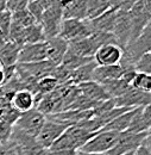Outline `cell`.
Returning a JSON list of instances; mask_svg holds the SVG:
<instances>
[{
    "mask_svg": "<svg viewBox=\"0 0 151 155\" xmlns=\"http://www.w3.org/2000/svg\"><path fill=\"white\" fill-rule=\"evenodd\" d=\"M151 50V25L148 24L143 32L137 38L130 42L125 48H123V55L120 58V67L123 71L133 69L134 71V63L137 60L144 55L145 53H149ZM136 72V71H134Z\"/></svg>",
    "mask_w": 151,
    "mask_h": 155,
    "instance_id": "6da1fadb",
    "label": "cell"
},
{
    "mask_svg": "<svg viewBox=\"0 0 151 155\" xmlns=\"http://www.w3.org/2000/svg\"><path fill=\"white\" fill-rule=\"evenodd\" d=\"M151 0H136L132 7L129 11L130 19H131V41L132 42L137 38L145 26L150 24L151 18Z\"/></svg>",
    "mask_w": 151,
    "mask_h": 155,
    "instance_id": "7a4b0ae2",
    "label": "cell"
},
{
    "mask_svg": "<svg viewBox=\"0 0 151 155\" xmlns=\"http://www.w3.org/2000/svg\"><path fill=\"white\" fill-rule=\"evenodd\" d=\"M91 35L92 30L87 19H62L57 36L69 43L86 38Z\"/></svg>",
    "mask_w": 151,
    "mask_h": 155,
    "instance_id": "3957f363",
    "label": "cell"
},
{
    "mask_svg": "<svg viewBox=\"0 0 151 155\" xmlns=\"http://www.w3.org/2000/svg\"><path fill=\"white\" fill-rule=\"evenodd\" d=\"M148 135H150V131H146V133H131L129 130L121 131L119 133L112 149H110L106 154L124 155L127 153H132L139 147V144Z\"/></svg>",
    "mask_w": 151,
    "mask_h": 155,
    "instance_id": "277c9868",
    "label": "cell"
},
{
    "mask_svg": "<svg viewBox=\"0 0 151 155\" xmlns=\"http://www.w3.org/2000/svg\"><path fill=\"white\" fill-rule=\"evenodd\" d=\"M44 122H45V115H43L38 109L34 107L26 112L20 114L17 120L14 122L13 127L26 135L37 137Z\"/></svg>",
    "mask_w": 151,
    "mask_h": 155,
    "instance_id": "5b68a950",
    "label": "cell"
},
{
    "mask_svg": "<svg viewBox=\"0 0 151 155\" xmlns=\"http://www.w3.org/2000/svg\"><path fill=\"white\" fill-rule=\"evenodd\" d=\"M62 19V5L59 1L51 4L48 8L44 10L39 24L43 29L45 38H53L58 35Z\"/></svg>",
    "mask_w": 151,
    "mask_h": 155,
    "instance_id": "8992f818",
    "label": "cell"
},
{
    "mask_svg": "<svg viewBox=\"0 0 151 155\" xmlns=\"http://www.w3.org/2000/svg\"><path fill=\"white\" fill-rule=\"evenodd\" d=\"M119 133L115 131H96L79 150L87 153H107L112 149Z\"/></svg>",
    "mask_w": 151,
    "mask_h": 155,
    "instance_id": "52a82bcc",
    "label": "cell"
},
{
    "mask_svg": "<svg viewBox=\"0 0 151 155\" xmlns=\"http://www.w3.org/2000/svg\"><path fill=\"white\" fill-rule=\"evenodd\" d=\"M10 140L16 144L19 155H47V150L39 144L36 137L29 136L12 127Z\"/></svg>",
    "mask_w": 151,
    "mask_h": 155,
    "instance_id": "ba28073f",
    "label": "cell"
},
{
    "mask_svg": "<svg viewBox=\"0 0 151 155\" xmlns=\"http://www.w3.org/2000/svg\"><path fill=\"white\" fill-rule=\"evenodd\" d=\"M131 19L129 11H117L114 28L112 35L115 38L117 44L123 49L125 48L131 41Z\"/></svg>",
    "mask_w": 151,
    "mask_h": 155,
    "instance_id": "9c48e42d",
    "label": "cell"
},
{
    "mask_svg": "<svg viewBox=\"0 0 151 155\" xmlns=\"http://www.w3.org/2000/svg\"><path fill=\"white\" fill-rule=\"evenodd\" d=\"M67 128H68L67 125L54 122V120L45 117V122H44L39 134L36 137V140L45 150H48L53 146V143L63 134V131Z\"/></svg>",
    "mask_w": 151,
    "mask_h": 155,
    "instance_id": "30bf717a",
    "label": "cell"
},
{
    "mask_svg": "<svg viewBox=\"0 0 151 155\" xmlns=\"http://www.w3.org/2000/svg\"><path fill=\"white\" fill-rule=\"evenodd\" d=\"M115 107H139L150 105V93L138 91L130 86V88L120 97L112 98Z\"/></svg>",
    "mask_w": 151,
    "mask_h": 155,
    "instance_id": "8fae6325",
    "label": "cell"
},
{
    "mask_svg": "<svg viewBox=\"0 0 151 155\" xmlns=\"http://www.w3.org/2000/svg\"><path fill=\"white\" fill-rule=\"evenodd\" d=\"M47 60V39L39 43L24 44L19 50L18 63H32Z\"/></svg>",
    "mask_w": 151,
    "mask_h": 155,
    "instance_id": "7c38bea8",
    "label": "cell"
},
{
    "mask_svg": "<svg viewBox=\"0 0 151 155\" xmlns=\"http://www.w3.org/2000/svg\"><path fill=\"white\" fill-rule=\"evenodd\" d=\"M123 55V49L117 44H105L100 47L93 55V61L96 66H112L119 64Z\"/></svg>",
    "mask_w": 151,
    "mask_h": 155,
    "instance_id": "4fadbf2b",
    "label": "cell"
},
{
    "mask_svg": "<svg viewBox=\"0 0 151 155\" xmlns=\"http://www.w3.org/2000/svg\"><path fill=\"white\" fill-rule=\"evenodd\" d=\"M150 105H145V106H139L134 109L133 116L126 130L131 133H146V131H150Z\"/></svg>",
    "mask_w": 151,
    "mask_h": 155,
    "instance_id": "5bb4252c",
    "label": "cell"
},
{
    "mask_svg": "<svg viewBox=\"0 0 151 155\" xmlns=\"http://www.w3.org/2000/svg\"><path fill=\"white\" fill-rule=\"evenodd\" d=\"M115 16H117V10L108 8L107 11H105L104 13H101L100 16L95 17L93 19H87L91 26L92 34L94 32H111L112 34Z\"/></svg>",
    "mask_w": 151,
    "mask_h": 155,
    "instance_id": "9a60e30c",
    "label": "cell"
},
{
    "mask_svg": "<svg viewBox=\"0 0 151 155\" xmlns=\"http://www.w3.org/2000/svg\"><path fill=\"white\" fill-rule=\"evenodd\" d=\"M68 49V42L58 36L47 39V60L55 66L61 64Z\"/></svg>",
    "mask_w": 151,
    "mask_h": 155,
    "instance_id": "2e32d148",
    "label": "cell"
},
{
    "mask_svg": "<svg viewBox=\"0 0 151 155\" xmlns=\"http://www.w3.org/2000/svg\"><path fill=\"white\" fill-rule=\"evenodd\" d=\"M63 19H87V2L86 0H68L62 2Z\"/></svg>",
    "mask_w": 151,
    "mask_h": 155,
    "instance_id": "e0dca14e",
    "label": "cell"
},
{
    "mask_svg": "<svg viewBox=\"0 0 151 155\" xmlns=\"http://www.w3.org/2000/svg\"><path fill=\"white\" fill-rule=\"evenodd\" d=\"M11 105L19 114L26 112L35 107V94L29 90H19L11 98Z\"/></svg>",
    "mask_w": 151,
    "mask_h": 155,
    "instance_id": "ac0fdd59",
    "label": "cell"
},
{
    "mask_svg": "<svg viewBox=\"0 0 151 155\" xmlns=\"http://www.w3.org/2000/svg\"><path fill=\"white\" fill-rule=\"evenodd\" d=\"M80 93L83 97L88 98L93 101H104V100H108L111 97L106 93V91L102 88V86L95 81H87V82H82L80 85H77Z\"/></svg>",
    "mask_w": 151,
    "mask_h": 155,
    "instance_id": "d6986e66",
    "label": "cell"
},
{
    "mask_svg": "<svg viewBox=\"0 0 151 155\" xmlns=\"http://www.w3.org/2000/svg\"><path fill=\"white\" fill-rule=\"evenodd\" d=\"M21 47L13 42H5V44L0 49V67L1 68H8L12 66H16L18 63L19 50Z\"/></svg>",
    "mask_w": 151,
    "mask_h": 155,
    "instance_id": "ffe728a7",
    "label": "cell"
},
{
    "mask_svg": "<svg viewBox=\"0 0 151 155\" xmlns=\"http://www.w3.org/2000/svg\"><path fill=\"white\" fill-rule=\"evenodd\" d=\"M123 77V68L120 64L112 66H96L93 71V81L102 84L107 80L120 79Z\"/></svg>",
    "mask_w": 151,
    "mask_h": 155,
    "instance_id": "44dd1931",
    "label": "cell"
},
{
    "mask_svg": "<svg viewBox=\"0 0 151 155\" xmlns=\"http://www.w3.org/2000/svg\"><path fill=\"white\" fill-rule=\"evenodd\" d=\"M95 67H96V63L94 61H91V62L74 69L73 72H70V75L68 78L67 84H72V85L77 86L82 82L93 81V71Z\"/></svg>",
    "mask_w": 151,
    "mask_h": 155,
    "instance_id": "7402d4cb",
    "label": "cell"
},
{
    "mask_svg": "<svg viewBox=\"0 0 151 155\" xmlns=\"http://www.w3.org/2000/svg\"><path fill=\"white\" fill-rule=\"evenodd\" d=\"M133 112H134V109L127 111V112H124L120 116L115 117L110 123H107L104 128H101L99 131H115V133L125 131L127 129L129 124H130V120L133 116Z\"/></svg>",
    "mask_w": 151,
    "mask_h": 155,
    "instance_id": "603a6c76",
    "label": "cell"
},
{
    "mask_svg": "<svg viewBox=\"0 0 151 155\" xmlns=\"http://www.w3.org/2000/svg\"><path fill=\"white\" fill-rule=\"evenodd\" d=\"M102 86V88L106 91V93L111 98H117L123 96L129 88H130V84L126 82L124 79H113V80H107L102 84H100Z\"/></svg>",
    "mask_w": 151,
    "mask_h": 155,
    "instance_id": "cb8c5ba5",
    "label": "cell"
},
{
    "mask_svg": "<svg viewBox=\"0 0 151 155\" xmlns=\"http://www.w3.org/2000/svg\"><path fill=\"white\" fill-rule=\"evenodd\" d=\"M91 61H93L92 58H82V56H79V55H76L74 53H72L69 49H67V53H66L64 58L62 60L61 64L66 69L73 72L74 69L81 67V66H83V64H86V63H88V62H91Z\"/></svg>",
    "mask_w": 151,
    "mask_h": 155,
    "instance_id": "d4e9b609",
    "label": "cell"
},
{
    "mask_svg": "<svg viewBox=\"0 0 151 155\" xmlns=\"http://www.w3.org/2000/svg\"><path fill=\"white\" fill-rule=\"evenodd\" d=\"M45 36L39 23H35L27 28H24V44L44 42Z\"/></svg>",
    "mask_w": 151,
    "mask_h": 155,
    "instance_id": "484cf974",
    "label": "cell"
},
{
    "mask_svg": "<svg viewBox=\"0 0 151 155\" xmlns=\"http://www.w3.org/2000/svg\"><path fill=\"white\" fill-rule=\"evenodd\" d=\"M87 2V19H93L100 16L110 7L107 0H86Z\"/></svg>",
    "mask_w": 151,
    "mask_h": 155,
    "instance_id": "4316f807",
    "label": "cell"
},
{
    "mask_svg": "<svg viewBox=\"0 0 151 155\" xmlns=\"http://www.w3.org/2000/svg\"><path fill=\"white\" fill-rule=\"evenodd\" d=\"M130 85H131V87L138 90V91L150 93L151 75L150 74H145V73H136Z\"/></svg>",
    "mask_w": 151,
    "mask_h": 155,
    "instance_id": "83f0119b",
    "label": "cell"
},
{
    "mask_svg": "<svg viewBox=\"0 0 151 155\" xmlns=\"http://www.w3.org/2000/svg\"><path fill=\"white\" fill-rule=\"evenodd\" d=\"M11 20L20 26H23V28H27V26L37 23L35 18L32 17V15L27 11V8L16 11V12H11Z\"/></svg>",
    "mask_w": 151,
    "mask_h": 155,
    "instance_id": "f1b7e54d",
    "label": "cell"
},
{
    "mask_svg": "<svg viewBox=\"0 0 151 155\" xmlns=\"http://www.w3.org/2000/svg\"><path fill=\"white\" fill-rule=\"evenodd\" d=\"M134 71L136 73H145V74H150L151 73V51L145 53L144 55H142L140 58L137 60V62L134 63Z\"/></svg>",
    "mask_w": 151,
    "mask_h": 155,
    "instance_id": "f546056e",
    "label": "cell"
},
{
    "mask_svg": "<svg viewBox=\"0 0 151 155\" xmlns=\"http://www.w3.org/2000/svg\"><path fill=\"white\" fill-rule=\"evenodd\" d=\"M11 25V12L10 11H2L0 12V37L8 41V31Z\"/></svg>",
    "mask_w": 151,
    "mask_h": 155,
    "instance_id": "4dcf8cb0",
    "label": "cell"
},
{
    "mask_svg": "<svg viewBox=\"0 0 151 155\" xmlns=\"http://www.w3.org/2000/svg\"><path fill=\"white\" fill-rule=\"evenodd\" d=\"M27 11L32 15V17L35 18V20L39 23L42 19V16H43V12H44V6L43 4L39 1V0H29L27 2V6H26Z\"/></svg>",
    "mask_w": 151,
    "mask_h": 155,
    "instance_id": "1f68e13d",
    "label": "cell"
},
{
    "mask_svg": "<svg viewBox=\"0 0 151 155\" xmlns=\"http://www.w3.org/2000/svg\"><path fill=\"white\" fill-rule=\"evenodd\" d=\"M12 127L11 124L4 122L2 119H0V143L7 142L11 137V133H12Z\"/></svg>",
    "mask_w": 151,
    "mask_h": 155,
    "instance_id": "d6a6232c",
    "label": "cell"
},
{
    "mask_svg": "<svg viewBox=\"0 0 151 155\" xmlns=\"http://www.w3.org/2000/svg\"><path fill=\"white\" fill-rule=\"evenodd\" d=\"M0 155H19L16 144L8 140L7 142L0 143Z\"/></svg>",
    "mask_w": 151,
    "mask_h": 155,
    "instance_id": "836d02e7",
    "label": "cell"
},
{
    "mask_svg": "<svg viewBox=\"0 0 151 155\" xmlns=\"http://www.w3.org/2000/svg\"><path fill=\"white\" fill-rule=\"evenodd\" d=\"M133 155H151L150 135H148L143 140V142L139 144V147L133 152Z\"/></svg>",
    "mask_w": 151,
    "mask_h": 155,
    "instance_id": "e575fe53",
    "label": "cell"
},
{
    "mask_svg": "<svg viewBox=\"0 0 151 155\" xmlns=\"http://www.w3.org/2000/svg\"><path fill=\"white\" fill-rule=\"evenodd\" d=\"M77 155H107L106 153H87L82 150H77Z\"/></svg>",
    "mask_w": 151,
    "mask_h": 155,
    "instance_id": "d590c367",
    "label": "cell"
},
{
    "mask_svg": "<svg viewBox=\"0 0 151 155\" xmlns=\"http://www.w3.org/2000/svg\"><path fill=\"white\" fill-rule=\"evenodd\" d=\"M5 82V75H4V69L0 67V87L4 85Z\"/></svg>",
    "mask_w": 151,
    "mask_h": 155,
    "instance_id": "8d00e7d4",
    "label": "cell"
},
{
    "mask_svg": "<svg viewBox=\"0 0 151 155\" xmlns=\"http://www.w3.org/2000/svg\"><path fill=\"white\" fill-rule=\"evenodd\" d=\"M6 11V0H0V12Z\"/></svg>",
    "mask_w": 151,
    "mask_h": 155,
    "instance_id": "74e56055",
    "label": "cell"
},
{
    "mask_svg": "<svg viewBox=\"0 0 151 155\" xmlns=\"http://www.w3.org/2000/svg\"><path fill=\"white\" fill-rule=\"evenodd\" d=\"M58 1H59V2L62 4V2H66V1H68V0H58Z\"/></svg>",
    "mask_w": 151,
    "mask_h": 155,
    "instance_id": "f35d334b",
    "label": "cell"
},
{
    "mask_svg": "<svg viewBox=\"0 0 151 155\" xmlns=\"http://www.w3.org/2000/svg\"><path fill=\"white\" fill-rule=\"evenodd\" d=\"M124 155H133V152H132V153H127V154H124Z\"/></svg>",
    "mask_w": 151,
    "mask_h": 155,
    "instance_id": "ab89813d",
    "label": "cell"
}]
</instances>
